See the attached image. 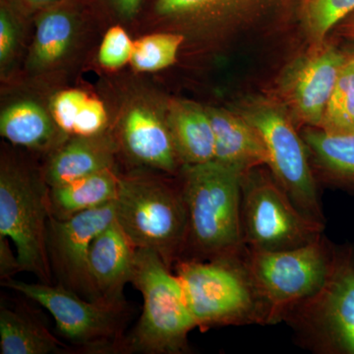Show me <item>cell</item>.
I'll return each mask as SVG.
<instances>
[{
    "instance_id": "cell-6",
    "label": "cell",
    "mask_w": 354,
    "mask_h": 354,
    "mask_svg": "<svg viewBox=\"0 0 354 354\" xmlns=\"http://www.w3.org/2000/svg\"><path fill=\"white\" fill-rule=\"evenodd\" d=\"M297 341L314 353L354 354V249L335 247L325 283L283 316Z\"/></svg>"
},
{
    "instance_id": "cell-14",
    "label": "cell",
    "mask_w": 354,
    "mask_h": 354,
    "mask_svg": "<svg viewBox=\"0 0 354 354\" xmlns=\"http://www.w3.org/2000/svg\"><path fill=\"white\" fill-rule=\"evenodd\" d=\"M290 0H158L160 17L196 29H221L265 15Z\"/></svg>"
},
{
    "instance_id": "cell-21",
    "label": "cell",
    "mask_w": 354,
    "mask_h": 354,
    "mask_svg": "<svg viewBox=\"0 0 354 354\" xmlns=\"http://www.w3.org/2000/svg\"><path fill=\"white\" fill-rule=\"evenodd\" d=\"M58 129L53 118L36 102H16L4 109L0 116L1 136L13 145L32 150L55 146L58 142Z\"/></svg>"
},
{
    "instance_id": "cell-15",
    "label": "cell",
    "mask_w": 354,
    "mask_h": 354,
    "mask_svg": "<svg viewBox=\"0 0 354 354\" xmlns=\"http://www.w3.org/2000/svg\"><path fill=\"white\" fill-rule=\"evenodd\" d=\"M121 143L136 164L176 174L181 165L167 122L145 106L130 109L121 125Z\"/></svg>"
},
{
    "instance_id": "cell-28",
    "label": "cell",
    "mask_w": 354,
    "mask_h": 354,
    "mask_svg": "<svg viewBox=\"0 0 354 354\" xmlns=\"http://www.w3.org/2000/svg\"><path fill=\"white\" fill-rule=\"evenodd\" d=\"M88 94L76 88L62 91L51 102V118L64 134L72 135L77 115Z\"/></svg>"
},
{
    "instance_id": "cell-12",
    "label": "cell",
    "mask_w": 354,
    "mask_h": 354,
    "mask_svg": "<svg viewBox=\"0 0 354 354\" xmlns=\"http://www.w3.org/2000/svg\"><path fill=\"white\" fill-rule=\"evenodd\" d=\"M351 55L324 43L290 65L283 78V92L298 120L320 127L337 79Z\"/></svg>"
},
{
    "instance_id": "cell-32",
    "label": "cell",
    "mask_w": 354,
    "mask_h": 354,
    "mask_svg": "<svg viewBox=\"0 0 354 354\" xmlns=\"http://www.w3.org/2000/svg\"><path fill=\"white\" fill-rule=\"evenodd\" d=\"M142 0H115L118 10L125 17H133L138 11Z\"/></svg>"
},
{
    "instance_id": "cell-26",
    "label": "cell",
    "mask_w": 354,
    "mask_h": 354,
    "mask_svg": "<svg viewBox=\"0 0 354 354\" xmlns=\"http://www.w3.org/2000/svg\"><path fill=\"white\" fill-rule=\"evenodd\" d=\"M184 41L183 35L172 32L149 35L135 41L131 57L133 68L139 72H155L176 64L177 53Z\"/></svg>"
},
{
    "instance_id": "cell-31",
    "label": "cell",
    "mask_w": 354,
    "mask_h": 354,
    "mask_svg": "<svg viewBox=\"0 0 354 354\" xmlns=\"http://www.w3.org/2000/svg\"><path fill=\"white\" fill-rule=\"evenodd\" d=\"M7 237L0 236V279L1 281L12 279L22 272L17 255H14Z\"/></svg>"
},
{
    "instance_id": "cell-19",
    "label": "cell",
    "mask_w": 354,
    "mask_h": 354,
    "mask_svg": "<svg viewBox=\"0 0 354 354\" xmlns=\"http://www.w3.org/2000/svg\"><path fill=\"white\" fill-rule=\"evenodd\" d=\"M181 165L215 160V134L207 109L189 101H174L167 121Z\"/></svg>"
},
{
    "instance_id": "cell-20",
    "label": "cell",
    "mask_w": 354,
    "mask_h": 354,
    "mask_svg": "<svg viewBox=\"0 0 354 354\" xmlns=\"http://www.w3.org/2000/svg\"><path fill=\"white\" fill-rule=\"evenodd\" d=\"M120 174L114 169H106L72 183L53 186L48 189L50 216L67 220L115 201Z\"/></svg>"
},
{
    "instance_id": "cell-29",
    "label": "cell",
    "mask_w": 354,
    "mask_h": 354,
    "mask_svg": "<svg viewBox=\"0 0 354 354\" xmlns=\"http://www.w3.org/2000/svg\"><path fill=\"white\" fill-rule=\"evenodd\" d=\"M108 122V114L99 99L88 97L77 115L74 123L73 136H95L102 134Z\"/></svg>"
},
{
    "instance_id": "cell-4",
    "label": "cell",
    "mask_w": 354,
    "mask_h": 354,
    "mask_svg": "<svg viewBox=\"0 0 354 354\" xmlns=\"http://www.w3.org/2000/svg\"><path fill=\"white\" fill-rule=\"evenodd\" d=\"M131 283L143 297V312L125 337L122 353H186L188 335L197 326L176 274L157 253L137 249Z\"/></svg>"
},
{
    "instance_id": "cell-17",
    "label": "cell",
    "mask_w": 354,
    "mask_h": 354,
    "mask_svg": "<svg viewBox=\"0 0 354 354\" xmlns=\"http://www.w3.org/2000/svg\"><path fill=\"white\" fill-rule=\"evenodd\" d=\"M215 134V160L246 172L269 165L264 141L252 124L227 109L206 108Z\"/></svg>"
},
{
    "instance_id": "cell-22",
    "label": "cell",
    "mask_w": 354,
    "mask_h": 354,
    "mask_svg": "<svg viewBox=\"0 0 354 354\" xmlns=\"http://www.w3.org/2000/svg\"><path fill=\"white\" fill-rule=\"evenodd\" d=\"M302 138L314 165L327 180L354 187V133L333 134L312 127Z\"/></svg>"
},
{
    "instance_id": "cell-34",
    "label": "cell",
    "mask_w": 354,
    "mask_h": 354,
    "mask_svg": "<svg viewBox=\"0 0 354 354\" xmlns=\"http://www.w3.org/2000/svg\"><path fill=\"white\" fill-rule=\"evenodd\" d=\"M27 1L30 2L31 4H34V6H39L55 3V2L59 1V0H27Z\"/></svg>"
},
{
    "instance_id": "cell-2",
    "label": "cell",
    "mask_w": 354,
    "mask_h": 354,
    "mask_svg": "<svg viewBox=\"0 0 354 354\" xmlns=\"http://www.w3.org/2000/svg\"><path fill=\"white\" fill-rule=\"evenodd\" d=\"M115 221L137 249L153 251L169 269L183 258L188 212L183 183L146 174L120 176Z\"/></svg>"
},
{
    "instance_id": "cell-9",
    "label": "cell",
    "mask_w": 354,
    "mask_h": 354,
    "mask_svg": "<svg viewBox=\"0 0 354 354\" xmlns=\"http://www.w3.org/2000/svg\"><path fill=\"white\" fill-rule=\"evenodd\" d=\"M262 167H254L242 176L244 245L258 250H286L304 246L321 236L325 225L304 216L271 171H265Z\"/></svg>"
},
{
    "instance_id": "cell-10",
    "label": "cell",
    "mask_w": 354,
    "mask_h": 354,
    "mask_svg": "<svg viewBox=\"0 0 354 354\" xmlns=\"http://www.w3.org/2000/svg\"><path fill=\"white\" fill-rule=\"evenodd\" d=\"M241 115L259 132L269 155L268 167L293 204L325 225L308 149L288 114L278 104L260 101L245 106Z\"/></svg>"
},
{
    "instance_id": "cell-5",
    "label": "cell",
    "mask_w": 354,
    "mask_h": 354,
    "mask_svg": "<svg viewBox=\"0 0 354 354\" xmlns=\"http://www.w3.org/2000/svg\"><path fill=\"white\" fill-rule=\"evenodd\" d=\"M48 189L43 172L32 171L15 158H2L0 236L12 239L22 272L53 285L48 252Z\"/></svg>"
},
{
    "instance_id": "cell-13",
    "label": "cell",
    "mask_w": 354,
    "mask_h": 354,
    "mask_svg": "<svg viewBox=\"0 0 354 354\" xmlns=\"http://www.w3.org/2000/svg\"><path fill=\"white\" fill-rule=\"evenodd\" d=\"M137 248L114 221L93 239L88 265L95 288L104 301L127 304L125 286L131 283Z\"/></svg>"
},
{
    "instance_id": "cell-3",
    "label": "cell",
    "mask_w": 354,
    "mask_h": 354,
    "mask_svg": "<svg viewBox=\"0 0 354 354\" xmlns=\"http://www.w3.org/2000/svg\"><path fill=\"white\" fill-rule=\"evenodd\" d=\"M243 252L208 261H177L174 270L200 330L268 325V313L247 269Z\"/></svg>"
},
{
    "instance_id": "cell-8",
    "label": "cell",
    "mask_w": 354,
    "mask_h": 354,
    "mask_svg": "<svg viewBox=\"0 0 354 354\" xmlns=\"http://www.w3.org/2000/svg\"><path fill=\"white\" fill-rule=\"evenodd\" d=\"M1 285L48 310L55 318L57 332L73 351L122 353L130 317L127 304L88 301L57 283H29L12 278Z\"/></svg>"
},
{
    "instance_id": "cell-33",
    "label": "cell",
    "mask_w": 354,
    "mask_h": 354,
    "mask_svg": "<svg viewBox=\"0 0 354 354\" xmlns=\"http://www.w3.org/2000/svg\"><path fill=\"white\" fill-rule=\"evenodd\" d=\"M339 32L344 38L354 41V12L342 20L339 25Z\"/></svg>"
},
{
    "instance_id": "cell-7",
    "label": "cell",
    "mask_w": 354,
    "mask_h": 354,
    "mask_svg": "<svg viewBox=\"0 0 354 354\" xmlns=\"http://www.w3.org/2000/svg\"><path fill=\"white\" fill-rule=\"evenodd\" d=\"M335 246L324 235L297 248L258 250L245 246L244 260L268 313V325L283 321L286 312L313 295L325 283Z\"/></svg>"
},
{
    "instance_id": "cell-18",
    "label": "cell",
    "mask_w": 354,
    "mask_h": 354,
    "mask_svg": "<svg viewBox=\"0 0 354 354\" xmlns=\"http://www.w3.org/2000/svg\"><path fill=\"white\" fill-rule=\"evenodd\" d=\"M21 304V302H20ZM0 305V353L62 354L73 351L59 341L43 319L26 304Z\"/></svg>"
},
{
    "instance_id": "cell-27",
    "label": "cell",
    "mask_w": 354,
    "mask_h": 354,
    "mask_svg": "<svg viewBox=\"0 0 354 354\" xmlns=\"http://www.w3.org/2000/svg\"><path fill=\"white\" fill-rule=\"evenodd\" d=\"M134 43L120 26L109 29L99 50V62L104 68L115 70L131 62Z\"/></svg>"
},
{
    "instance_id": "cell-16",
    "label": "cell",
    "mask_w": 354,
    "mask_h": 354,
    "mask_svg": "<svg viewBox=\"0 0 354 354\" xmlns=\"http://www.w3.org/2000/svg\"><path fill=\"white\" fill-rule=\"evenodd\" d=\"M116 147L102 134L73 136L53 151L43 174L50 187L114 169Z\"/></svg>"
},
{
    "instance_id": "cell-30",
    "label": "cell",
    "mask_w": 354,
    "mask_h": 354,
    "mask_svg": "<svg viewBox=\"0 0 354 354\" xmlns=\"http://www.w3.org/2000/svg\"><path fill=\"white\" fill-rule=\"evenodd\" d=\"M17 44V28L6 8L0 11V62L6 64L15 51Z\"/></svg>"
},
{
    "instance_id": "cell-1",
    "label": "cell",
    "mask_w": 354,
    "mask_h": 354,
    "mask_svg": "<svg viewBox=\"0 0 354 354\" xmlns=\"http://www.w3.org/2000/svg\"><path fill=\"white\" fill-rule=\"evenodd\" d=\"M242 176L236 167L216 160L181 167L188 232L180 260L208 261L243 252Z\"/></svg>"
},
{
    "instance_id": "cell-25",
    "label": "cell",
    "mask_w": 354,
    "mask_h": 354,
    "mask_svg": "<svg viewBox=\"0 0 354 354\" xmlns=\"http://www.w3.org/2000/svg\"><path fill=\"white\" fill-rule=\"evenodd\" d=\"M354 12V0H299V15L312 46L325 43L327 35Z\"/></svg>"
},
{
    "instance_id": "cell-11",
    "label": "cell",
    "mask_w": 354,
    "mask_h": 354,
    "mask_svg": "<svg viewBox=\"0 0 354 354\" xmlns=\"http://www.w3.org/2000/svg\"><path fill=\"white\" fill-rule=\"evenodd\" d=\"M114 221V202L67 220L50 216L48 252L55 283L88 301H104L93 281L88 254L93 239Z\"/></svg>"
},
{
    "instance_id": "cell-24",
    "label": "cell",
    "mask_w": 354,
    "mask_h": 354,
    "mask_svg": "<svg viewBox=\"0 0 354 354\" xmlns=\"http://www.w3.org/2000/svg\"><path fill=\"white\" fill-rule=\"evenodd\" d=\"M319 129L333 134L354 133V53L342 69Z\"/></svg>"
},
{
    "instance_id": "cell-23",
    "label": "cell",
    "mask_w": 354,
    "mask_h": 354,
    "mask_svg": "<svg viewBox=\"0 0 354 354\" xmlns=\"http://www.w3.org/2000/svg\"><path fill=\"white\" fill-rule=\"evenodd\" d=\"M75 19L69 11L53 8L37 21L29 64L32 69L50 68L66 55L75 35Z\"/></svg>"
}]
</instances>
